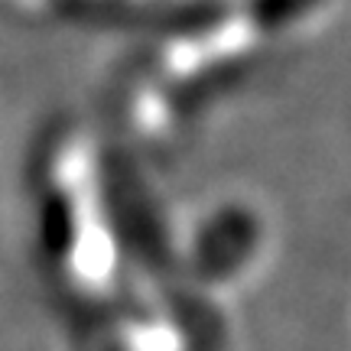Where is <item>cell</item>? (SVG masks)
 <instances>
[{"label": "cell", "instance_id": "7a4b0ae2", "mask_svg": "<svg viewBox=\"0 0 351 351\" xmlns=\"http://www.w3.org/2000/svg\"><path fill=\"white\" fill-rule=\"evenodd\" d=\"M328 0H244V13L261 33H289L326 10Z\"/></svg>", "mask_w": 351, "mask_h": 351}, {"label": "cell", "instance_id": "6da1fadb", "mask_svg": "<svg viewBox=\"0 0 351 351\" xmlns=\"http://www.w3.org/2000/svg\"><path fill=\"white\" fill-rule=\"evenodd\" d=\"M267 244L263 215L247 202H218L199 218L189 241L192 276L205 287H231L254 267Z\"/></svg>", "mask_w": 351, "mask_h": 351}]
</instances>
